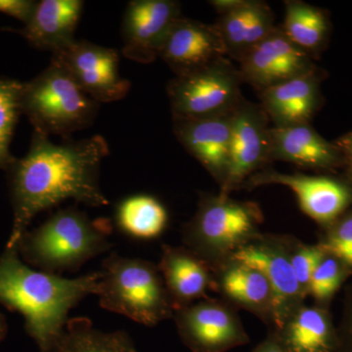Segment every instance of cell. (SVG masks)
I'll return each instance as SVG.
<instances>
[{
    "label": "cell",
    "instance_id": "13",
    "mask_svg": "<svg viewBox=\"0 0 352 352\" xmlns=\"http://www.w3.org/2000/svg\"><path fill=\"white\" fill-rule=\"evenodd\" d=\"M180 17L182 4L175 0H132L122 20V54L138 63H152Z\"/></svg>",
    "mask_w": 352,
    "mask_h": 352
},
{
    "label": "cell",
    "instance_id": "8",
    "mask_svg": "<svg viewBox=\"0 0 352 352\" xmlns=\"http://www.w3.org/2000/svg\"><path fill=\"white\" fill-rule=\"evenodd\" d=\"M52 58L98 103L122 100L131 89V82L120 74L119 52L113 48L76 39Z\"/></svg>",
    "mask_w": 352,
    "mask_h": 352
},
{
    "label": "cell",
    "instance_id": "35",
    "mask_svg": "<svg viewBox=\"0 0 352 352\" xmlns=\"http://www.w3.org/2000/svg\"><path fill=\"white\" fill-rule=\"evenodd\" d=\"M7 333V323L6 317L0 312V344L6 339Z\"/></svg>",
    "mask_w": 352,
    "mask_h": 352
},
{
    "label": "cell",
    "instance_id": "30",
    "mask_svg": "<svg viewBox=\"0 0 352 352\" xmlns=\"http://www.w3.org/2000/svg\"><path fill=\"white\" fill-rule=\"evenodd\" d=\"M326 252L318 245H302L291 254V263L300 288L308 294L310 279Z\"/></svg>",
    "mask_w": 352,
    "mask_h": 352
},
{
    "label": "cell",
    "instance_id": "6",
    "mask_svg": "<svg viewBox=\"0 0 352 352\" xmlns=\"http://www.w3.org/2000/svg\"><path fill=\"white\" fill-rule=\"evenodd\" d=\"M261 220L263 214L256 204L221 194L203 195L195 217L185 227L184 241L203 261L217 258L248 244L258 232Z\"/></svg>",
    "mask_w": 352,
    "mask_h": 352
},
{
    "label": "cell",
    "instance_id": "10",
    "mask_svg": "<svg viewBox=\"0 0 352 352\" xmlns=\"http://www.w3.org/2000/svg\"><path fill=\"white\" fill-rule=\"evenodd\" d=\"M175 317L180 339L192 352H227L250 340L232 310L215 300L190 303Z\"/></svg>",
    "mask_w": 352,
    "mask_h": 352
},
{
    "label": "cell",
    "instance_id": "14",
    "mask_svg": "<svg viewBox=\"0 0 352 352\" xmlns=\"http://www.w3.org/2000/svg\"><path fill=\"white\" fill-rule=\"evenodd\" d=\"M245 184L249 187L270 184L288 187L295 193L303 212L322 226H331L344 214L352 201L349 184L325 176L263 170L252 175Z\"/></svg>",
    "mask_w": 352,
    "mask_h": 352
},
{
    "label": "cell",
    "instance_id": "29",
    "mask_svg": "<svg viewBox=\"0 0 352 352\" xmlns=\"http://www.w3.org/2000/svg\"><path fill=\"white\" fill-rule=\"evenodd\" d=\"M320 245L326 254L335 256L352 270V210L340 215L329 226L327 236Z\"/></svg>",
    "mask_w": 352,
    "mask_h": 352
},
{
    "label": "cell",
    "instance_id": "23",
    "mask_svg": "<svg viewBox=\"0 0 352 352\" xmlns=\"http://www.w3.org/2000/svg\"><path fill=\"white\" fill-rule=\"evenodd\" d=\"M220 288L232 302L271 318V289L261 271L233 261L222 273Z\"/></svg>",
    "mask_w": 352,
    "mask_h": 352
},
{
    "label": "cell",
    "instance_id": "26",
    "mask_svg": "<svg viewBox=\"0 0 352 352\" xmlns=\"http://www.w3.org/2000/svg\"><path fill=\"white\" fill-rule=\"evenodd\" d=\"M116 220L120 230L131 237L150 240L163 233L168 223V212L154 197L134 195L120 204Z\"/></svg>",
    "mask_w": 352,
    "mask_h": 352
},
{
    "label": "cell",
    "instance_id": "28",
    "mask_svg": "<svg viewBox=\"0 0 352 352\" xmlns=\"http://www.w3.org/2000/svg\"><path fill=\"white\" fill-rule=\"evenodd\" d=\"M347 270L349 268L339 259L326 254L312 274L308 294L318 302H327L340 288Z\"/></svg>",
    "mask_w": 352,
    "mask_h": 352
},
{
    "label": "cell",
    "instance_id": "7",
    "mask_svg": "<svg viewBox=\"0 0 352 352\" xmlns=\"http://www.w3.org/2000/svg\"><path fill=\"white\" fill-rule=\"evenodd\" d=\"M239 68L222 57L204 68L168 82L173 120L199 119L232 112L244 97Z\"/></svg>",
    "mask_w": 352,
    "mask_h": 352
},
{
    "label": "cell",
    "instance_id": "4",
    "mask_svg": "<svg viewBox=\"0 0 352 352\" xmlns=\"http://www.w3.org/2000/svg\"><path fill=\"white\" fill-rule=\"evenodd\" d=\"M97 287L100 307L145 326L175 311L160 270L149 261L111 254L104 259Z\"/></svg>",
    "mask_w": 352,
    "mask_h": 352
},
{
    "label": "cell",
    "instance_id": "9",
    "mask_svg": "<svg viewBox=\"0 0 352 352\" xmlns=\"http://www.w3.org/2000/svg\"><path fill=\"white\" fill-rule=\"evenodd\" d=\"M270 120L261 105L244 98L234 110L230 160L226 182L220 189L221 195L229 196L270 163Z\"/></svg>",
    "mask_w": 352,
    "mask_h": 352
},
{
    "label": "cell",
    "instance_id": "19",
    "mask_svg": "<svg viewBox=\"0 0 352 352\" xmlns=\"http://www.w3.org/2000/svg\"><path fill=\"white\" fill-rule=\"evenodd\" d=\"M270 157L309 168H333L344 163L336 147L310 124L270 129Z\"/></svg>",
    "mask_w": 352,
    "mask_h": 352
},
{
    "label": "cell",
    "instance_id": "25",
    "mask_svg": "<svg viewBox=\"0 0 352 352\" xmlns=\"http://www.w3.org/2000/svg\"><path fill=\"white\" fill-rule=\"evenodd\" d=\"M52 352H136L129 333L104 332L85 317L69 319Z\"/></svg>",
    "mask_w": 352,
    "mask_h": 352
},
{
    "label": "cell",
    "instance_id": "2",
    "mask_svg": "<svg viewBox=\"0 0 352 352\" xmlns=\"http://www.w3.org/2000/svg\"><path fill=\"white\" fill-rule=\"evenodd\" d=\"M100 273L69 279L34 270L21 259L18 247L0 254V305L19 312L39 352H52L64 333L72 308L96 295Z\"/></svg>",
    "mask_w": 352,
    "mask_h": 352
},
{
    "label": "cell",
    "instance_id": "33",
    "mask_svg": "<svg viewBox=\"0 0 352 352\" xmlns=\"http://www.w3.org/2000/svg\"><path fill=\"white\" fill-rule=\"evenodd\" d=\"M252 352H289L279 340L276 333H273L267 339L258 344Z\"/></svg>",
    "mask_w": 352,
    "mask_h": 352
},
{
    "label": "cell",
    "instance_id": "5",
    "mask_svg": "<svg viewBox=\"0 0 352 352\" xmlns=\"http://www.w3.org/2000/svg\"><path fill=\"white\" fill-rule=\"evenodd\" d=\"M22 113L34 131L69 138L94 122L99 103L88 96L54 58L47 68L23 85Z\"/></svg>",
    "mask_w": 352,
    "mask_h": 352
},
{
    "label": "cell",
    "instance_id": "32",
    "mask_svg": "<svg viewBox=\"0 0 352 352\" xmlns=\"http://www.w3.org/2000/svg\"><path fill=\"white\" fill-rule=\"evenodd\" d=\"M36 4L38 1L34 0H0V13L16 18L25 25L34 15Z\"/></svg>",
    "mask_w": 352,
    "mask_h": 352
},
{
    "label": "cell",
    "instance_id": "22",
    "mask_svg": "<svg viewBox=\"0 0 352 352\" xmlns=\"http://www.w3.org/2000/svg\"><path fill=\"white\" fill-rule=\"evenodd\" d=\"M274 333L289 352H335L337 347V330L320 307H300Z\"/></svg>",
    "mask_w": 352,
    "mask_h": 352
},
{
    "label": "cell",
    "instance_id": "24",
    "mask_svg": "<svg viewBox=\"0 0 352 352\" xmlns=\"http://www.w3.org/2000/svg\"><path fill=\"white\" fill-rule=\"evenodd\" d=\"M280 27L292 43L312 58L326 43L330 30L321 9L300 0L285 1V20Z\"/></svg>",
    "mask_w": 352,
    "mask_h": 352
},
{
    "label": "cell",
    "instance_id": "31",
    "mask_svg": "<svg viewBox=\"0 0 352 352\" xmlns=\"http://www.w3.org/2000/svg\"><path fill=\"white\" fill-rule=\"evenodd\" d=\"M337 330L335 352H352V283L347 287L342 318Z\"/></svg>",
    "mask_w": 352,
    "mask_h": 352
},
{
    "label": "cell",
    "instance_id": "18",
    "mask_svg": "<svg viewBox=\"0 0 352 352\" xmlns=\"http://www.w3.org/2000/svg\"><path fill=\"white\" fill-rule=\"evenodd\" d=\"M82 0H41L31 20L18 32L34 48L52 54L64 50L75 38L83 9Z\"/></svg>",
    "mask_w": 352,
    "mask_h": 352
},
{
    "label": "cell",
    "instance_id": "15",
    "mask_svg": "<svg viewBox=\"0 0 352 352\" xmlns=\"http://www.w3.org/2000/svg\"><path fill=\"white\" fill-rule=\"evenodd\" d=\"M159 57L176 76L186 75L227 57L214 25L180 17L171 25Z\"/></svg>",
    "mask_w": 352,
    "mask_h": 352
},
{
    "label": "cell",
    "instance_id": "17",
    "mask_svg": "<svg viewBox=\"0 0 352 352\" xmlns=\"http://www.w3.org/2000/svg\"><path fill=\"white\" fill-rule=\"evenodd\" d=\"M214 25L226 56L238 63L277 27L273 11L261 0H241L235 8L220 14Z\"/></svg>",
    "mask_w": 352,
    "mask_h": 352
},
{
    "label": "cell",
    "instance_id": "36",
    "mask_svg": "<svg viewBox=\"0 0 352 352\" xmlns=\"http://www.w3.org/2000/svg\"><path fill=\"white\" fill-rule=\"evenodd\" d=\"M347 164V178H349V185L352 190V163L346 164Z\"/></svg>",
    "mask_w": 352,
    "mask_h": 352
},
{
    "label": "cell",
    "instance_id": "16",
    "mask_svg": "<svg viewBox=\"0 0 352 352\" xmlns=\"http://www.w3.org/2000/svg\"><path fill=\"white\" fill-rule=\"evenodd\" d=\"M234 110L212 117L173 120L177 140L220 186L228 173Z\"/></svg>",
    "mask_w": 352,
    "mask_h": 352
},
{
    "label": "cell",
    "instance_id": "20",
    "mask_svg": "<svg viewBox=\"0 0 352 352\" xmlns=\"http://www.w3.org/2000/svg\"><path fill=\"white\" fill-rule=\"evenodd\" d=\"M261 107L274 126L309 124L319 106L317 72L294 78L259 92Z\"/></svg>",
    "mask_w": 352,
    "mask_h": 352
},
{
    "label": "cell",
    "instance_id": "34",
    "mask_svg": "<svg viewBox=\"0 0 352 352\" xmlns=\"http://www.w3.org/2000/svg\"><path fill=\"white\" fill-rule=\"evenodd\" d=\"M333 144L339 150L344 163H352V131L340 138Z\"/></svg>",
    "mask_w": 352,
    "mask_h": 352
},
{
    "label": "cell",
    "instance_id": "11",
    "mask_svg": "<svg viewBox=\"0 0 352 352\" xmlns=\"http://www.w3.org/2000/svg\"><path fill=\"white\" fill-rule=\"evenodd\" d=\"M233 261L256 268L267 280L271 289V318L279 332L302 307L305 294L291 263V254L272 243L245 244L233 254Z\"/></svg>",
    "mask_w": 352,
    "mask_h": 352
},
{
    "label": "cell",
    "instance_id": "3",
    "mask_svg": "<svg viewBox=\"0 0 352 352\" xmlns=\"http://www.w3.org/2000/svg\"><path fill=\"white\" fill-rule=\"evenodd\" d=\"M110 229L76 208L58 210L18 243L21 258L30 266L56 274L75 270L110 249Z\"/></svg>",
    "mask_w": 352,
    "mask_h": 352
},
{
    "label": "cell",
    "instance_id": "37",
    "mask_svg": "<svg viewBox=\"0 0 352 352\" xmlns=\"http://www.w3.org/2000/svg\"><path fill=\"white\" fill-rule=\"evenodd\" d=\"M136 352H138V351H136Z\"/></svg>",
    "mask_w": 352,
    "mask_h": 352
},
{
    "label": "cell",
    "instance_id": "21",
    "mask_svg": "<svg viewBox=\"0 0 352 352\" xmlns=\"http://www.w3.org/2000/svg\"><path fill=\"white\" fill-rule=\"evenodd\" d=\"M159 270L175 310L201 298L210 286L205 261L190 250L164 245Z\"/></svg>",
    "mask_w": 352,
    "mask_h": 352
},
{
    "label": "cell",
    "instance_id": "1",
    "mask_svg": "<svg viewBox=\"0 0 352 352\" xmlns=\"http://www.w3.org/2000/svg\"><path fill=\"white\" fill-rule=\"evenodd\" d=\"M109 153L101 135L55 144L34 131L29 151L8 170L13 222L6 248L17 247L34 217L62 201L73 199L90 207L108 206L99 173Z\"/></svg>",
    "mask_w": 352,
    "mask_h": 352
},
{
    "label": "cell",
    "instance_id": "27",
    "mask_svg": "<svg viewBox=\"0 0 352 352\" xmlns=\"http://www.w3.org/2000/svg\"><path fill=\"white\" fill-rule=\"evenodd\" d=\"M23 85L19 80L0 78V170L8 171L17 159L11 154L10 145L22 115Z\"/></svg>",
    "mask_w": 352,
    "mask_h": 352
},
{
    "label": "cell",
    "instance_id": "12",
    "mask_svg": "<svg viewBox=\"0 0 352 352\" xmlns=\"http://www.w3.org/2000/svg\"><path fill=\"white\" fill-rule=\"evenodd\" d=\"M243 82L263 91L316 72L312 57L295 45L277 25L238 63Z\"/></svg>",
    "mask_w": 352,
    "mask_h": 352
}]
</instances>
